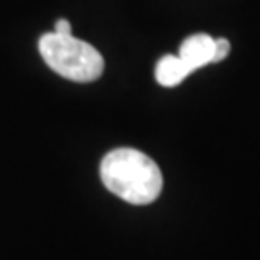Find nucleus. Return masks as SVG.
I'll use <instances>...</instances> for the list:
<instances>
[{
  "instance_id": "obj_3",
  "label": "nucleus",
  "mask_w": 260,
  "mask_h": 260,
  "mask_svg": "<svg viewBox=\"0 0 260 260\" xmlns=\"http://www.w3.org/2000/svg\"><path fill=\"white\" fill-rule=\"evenodd\" d=\"M179 58L193 74L208 64H214V37L206 33H197L187 37L179 47Z\"/></svg>"
},
{
  "instance_id": "obj_6",
  "label": "nucleus",
  "mask_w": 260,
  "mask_h": 260,
  "mask_svg": "<svg viewBox=\"0 0 260 260\" xmlns=\"http://www.w3.org/2000/svg\"><path fill=\"white\" fill-rule=\"evenodd\" d=\"M54 33L58 35H72V25L68 19H58L54 23Z\"/></svg>"
},
{
  "instance_id": "obj_1",
  "label": "nucleus",
  "mask_w": 260,
  "mask_h": 260,
  "mask_svg": "<svg viewBox=\"0 0 260 260\" xmlns=\"http://www.w3.org/2000/svg\"><path fill=\"white\" fill-rule=\"evenodd\" d=\"M104 187L129 205H150L162 191V172L145 152L135 149L110 150L101 162Z\"/></svg>"
},
{
  "instance_id": "obj_5",
  "label": "nucleus",
  "mask_w": 260,
  "mask_h": 260,
  "mask_svg": "<svg viewBox=\"0 0 260 260\" xmlns=\"http://www.w3.org/2000/svg\"><path fill=\"white\" fill-rule=\"evenodd\" d=\"M230 50H232V45H230V41L228 39H214V64L216 62H222L225 56L230 54Z\"/></svg>"
},
{
  "instance_id": "obj_2",
  "label": "nucleus",
  "mask_w": 260,
  "mask_h": 260,
  "mask_svg": "<svg viewBox=\"0 0 260 260\" xmlns=\"http://www.w3.org/2000/svg\"><path fill=\"white\" fill-rule=\"evenodd\" d=\"M39 52L52 72L75 83H91L104 72L101 52L93 45L74 37V33H45L39 39Z\"/></svg>"
},
{
  "instance_id": "obj_4",
  "label": "nucleus",
  "mask_w": 260,
  "mask_h": 260,
  "mask_svg": "<svg viewBox=\"0 0 260 260\" xmlns=\"http://www.w3.org/2000/svg\"><path fill=\"white\" fill-rule=\"evenodd\" d=\"M191 74L187 66L181 62V58L176 54H166L158 60L156 64V81L162 87H176L187 75Z\"/></svg>"
}]
</instances>
